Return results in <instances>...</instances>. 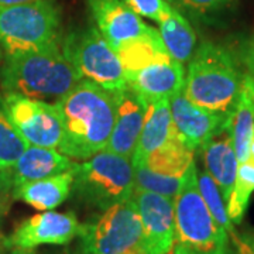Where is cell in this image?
Instances as JSON below:
<instances>
[{"label": "cell", "instance_id": "6da1fadb", "mask_svg": "<svg viewBox=\"0 0 254 254\" xmlns=\"http://www.w3.org/2000/svg\"><path fill=\"white\" fill-rule=\"evenodd\" d=\"M54 103L63 122L60 153L85 161L106 148L116 115L113 92L82 79Z\"/></svg>", "mask_w": 254, "mask_h": 254}, {"label": "cell", "instance_id": "7a4b0ae2", "mask_svg": "<svg viewBox=\"0 0 254 254\" xmlns=\"http://www.w3.org/2000/svg\"><path fill=\"white\" fill-rule=\"evenodd\" d=\"M243 78L236 55L226 47L205 41L188 63L182 91L196 106L229 119L239 99Z\"/></svg>", "mask_w": 254, "mask_h": 254}, {"label": "cell", "instance_id": "3957f363", "mask_svg": "<svg viewBox=\"0 0 254 254\" xmlns=\"http://www.w3.org/2000/svg\"><path fill=\"white\" fill-rule=\"evenodd\" d=\"M81 81L82 76L64 57L61 47L4 55L0 66L1 92L31 99H61Z\"/></svg>", "mask_w": 254, "mask_h": 254}, {"label": "cell", "instance_id": "277c9868", "mask_svg": "<svg viewBox=\"0 0 254 254\" xmlns=\"http://www.w3.org/2000/svg\"><path fill=\"white\" fill-rule=\"evenodd\" d=\"M196 165L174 199L175 242L171 254H235L226 232L210 215L198 190Z\"/></svg>", "mask_w": 254, "mask_h": 254}, {"label": "cell", "instance_id": "5b68a950", "mask_svg": "<svg viewBox=\"0 0 254 254\" xmlns=\"http://www.w3.org/2000/svg\"><path fill=\"white\" fill-rule=\"evenodd\" d=\"M60 10L51 0L0 6V47L17 55L60 47Z\"/></svg>", "mask_w": 254, "mask_h": 254}, {"label": "cell", "instance_id": "8992f818", "mask_svg": "<svg viewBox=\"0 0 254 254\" xmlns=\"http://www.w3.org/2000/svg\"><path fill=\"white\" fill-rule=\"evenodd\" d=\"M73 193L102 212L131 199L134 193V167L130 158L100 151L73 168Z\"/></svg>", "mask_w": 254, "mask_h": 254}, {"label": "cell", "instance_id": "52a82bcc", "mask_svg": "<svg viewBox=\"0 0 254 254\" xmlns=\"http://www.w3.org/2000/svg\"><path fill=\"white\" fill-rule=\"evenodd\" d=\"M83 254H143V226L133 198L103 210L81 226Z\"/></svg>", "mask_w": 254, "mask_h": 254}, {"label": "cell", "instance_id": "ba28073f", "mask_svg": "<svg viewBox=\"0 0 254 254\" xmlns=\"http://www.w3.org/2000/svg\"><path fill=\"white\" fill-rule=\"evenodd\" d=\"M61 51L82 79H89L110 92L130 86L118 53L96 27L71 31L64 38Z\"/></svg>", "mask_w": 254, "mask_h": 254}, {"label": "cell", "instance_id": "9c48e42d", "mask_svg": "<svg viewBox=\"0 0 254 254\" xmlns=\"http://www.w3.org/2000/svg\"><path fill=\"white\" fill-rule=\"evenodd\" d=\"M0 106L28 145L58 148L63 140V122L55 103L1 92Z\"/></svg>", "mask_w": 254, "mask_h": 254}, {"label": "cell", "instance_id": "30bf717a", "mask_svg": "<svg viewBox=\"0 0 254 254\" xmlns=\"http://www.w3.org/2000/svg\"><path fill=\"white\" fill-rule=\"evenodd\" d=\"M133 200L143 226V254H171L175 242L174 199L147 190H134Z\"/></svg>", "mask_w": 254, "mask_h": 254}, {"label": "cell", "instance_id": "8fae6325", "mask_svg": "<svg viewBox=\"0 0 254 254\" xmlns=\"http://www.w3.org/2000/svg\"><path fill=\"white\" fill-rule=\"evenodd\" d=\"M81 223L72 212L46 210L23 220L11 236L7 237L9 247L36 249L37 246H64L79 236Z\"/></svg>", "mask_w": 254, "mask_h": 254}, {"label": "cell", "instance_id": "7c38bea8", "mask_svg": "<svg viewBox=\"0 0 254 254\" xmlns=\"http://www.w3.org/2000/svg\"><path fill=\"white\" fill-rule=\"evenodd\" d=\"M173 126L178 138L193 153L219 133L227 130L229 119L192 103L184 91L170 98Z\"/></svg>", "mask_w": 254, "mask_h": 254}, {"label": "cell", "instance_id": "4fadbf2b", "mask_svg": "<svg viewBox=\"0 0 254 254\" xmlns=\"http://www.w3.org/2000/svg\"><path fill=\"white\" fill-rule=\"evenodd\" d=\"M86 1L96 21V28L115 51L122 44L147 36L153 30L123 0Z\"/></svg>", "mask_w": 254, "mask_h": 254}, {"label": "cell", "instance_id": "5bb4252c", "mask_svg": "<svg viewBox=\"0 0 254 254\" xmlns=\"http://www.w3.org/2000/svg\"><path fill=\"white\" fill-rule=\"evenodd\" d=\"M113 93L116 99V115L113 130L105 150L131 160L144 125L148 103L130 86Z\"/></svg>", "mask_w": 254, "mask_h": 254}, {"label": "cell", "instance_id": "9a60e30c", "mask_svg": "<svg viewBox=\"0 0 254 254\" xmlns=\"http://www.w3.org/2000/svg\"><path fill=\"white\" fill-rule=\"evenodd\" d=\"M185 69L184 65L174 60L153 64L128 78L131 89L150 103L158 99H170L184 89Z\"/></svg>", "mask_w": 254, "mask_h": 254}, {"label": "cell", "instance_id": "2e32d148", "mask_svg": "<svg viewBox=\"0 0 254 254\" xmlns=\"http://www.w3.org/2000/svg\"><path fill=\"white\" fill-rule=\"evenodd\" d=\"M72 158L60 153L57 148H44L28 145L17 163L13 165V184L14 187L38 181L64 173H69L76 167Z\"/></svg>", "mask_w": 254, "mask_h": 254}, {"label": "cell", "instance_id": "e0dca14e", "mask_svg": "<svg viewBox=\"0 0 254 254\" xmlns=\"http://www.w3.org/2000/svg\"><path fill=\"white\" fill-rule=\"evenodd\" d=\"M173 133L174 126L171 109H170V99L150 102L147 106L144 125L131 157L133 167L144 163L150 155L170 140Z\"/></svg>", "mask_w": 254, "mask_h": 254}, {"label": "cell", "instance_id": "ac0fdd59", "mask_svg": "<svg viewBox=\"0 0 254 254\" xmlns=\"http://www.w3.org/2000/svg\"><path fill=\"white\" fill-rule=\"evenodd\" d=\"M200 151L203 155L206 171L216 182L223 199L227 203L235 187L239 168V161L229 131L225 130L209 140Z\"/></svg>", "mask_w": 254, "mask_h": 254}, {"label": "cell", "instance_id": "d6986e66", "mask_svg": "<svg viewBox=\"0 0 254 254\" xmlns=\"http://www.w3.org/2000/svg\"><path fill=\"white\" fill-rule=\"evenodd\" d=\"M227 131L237 161L245 163L249 158V147L254 131V78L249 73H245L236 106L229 118Z\"/></svg>", "mask_w": 254, "mask_h": 254}, {"label": "cell", "instance_id": "ffe728a7", "mask_svg": "<svg viewBox=\"0 0 254 254\" xmlns=\"http://www.w3.org/2000/svg\"><path fill=\"white\" fill-rule=\"evenodd\" d=\"M72 171L14 187L13 199L23 200L43 212L53 210L69 196L73 184Z\"/></svg>", "mask_w": 254, "mask_h": 254}, {"label": "cell", "instance_id": "44dd1931", "mask_svg": "<svg viewBox=\"0 0 254 254\" xmlns=\"http://www.w3.org/2000/svg\"><path fill=\"white\" fill-rule=\"evenodd\" d=\"M119 60L126 72L127 81L131 75L144 69L153 64L173 60L167 53L158 30L153 28L147 36L125 43L116 50Z\"/></svg>", "mask_w": 254, "mask_h": 254}, {"label": "cell", "instance_id": "7402d4cb", "mask_svg": "<svg viewBox=\"0 0 254 254\" xmlns=\"http://www.w3.org/2000/svg\"><path fill=\"white\" fill-rule=\"evenodd\" d=\"M158 33L161 36L167 53L177 63H190L196 50V34L188 20L177 9L158 23Z\"/></svg>", "mask_w": 254, "mask_h": 254}, {"label": "cell", "instance_id": "603a6c76", "mask_svg": "<svg viewBox=\"0 0 254 254\" xmlns=\"http://www.w3.org/2000/svg\"><path fill=\"white\" fill-rule=\"evenodd\" d=\"M193 157L195 153L182 143L174 130L170 140L140 165H144L145 168L155 174L167 177H184L187 175L190 165L195 163Z\"/></svg>", "mask_w": 254, "mask_h": 254}, {"label": "cell", "instance_id": "cb8c5ba5", "mask_svg": "<svg viewBox=\"0 0 254 254\" xmlns=\"http://www.w3.org/2000/svg\"><path fill=\"white\" fill-rule=\"evenodd\" d=\"M254 192V161L246 160L239 164L236 181L232 190V195L227 200L226 208L229 219L233 225H240L245 218L249 202Z\"/></svg>", "mask_w": 254, "mask_h": 254}, {"label": "cell", "instance_id": "d4e9b609", "mask_svg": "<svg viewBox=\"0 0 254 254\" xmlns=\"http://www.w3.org/2000/svg\"><path fill=\"white\" fill-rule=\"evenodd\" d=\"M196 182H198V190L208 206L210 215L216 220L219 226L222 227L232 239L237 232L235 229V225L229 219L226 202L223 199L216 182L213 181V178L209 175L208 171H199V173L196 171Z\"/></svg>", "mask_w": 254, "mask_h": 254}, {"label": "cell", "instance_id": "484cf974", "mask_svg": "<svg viewBox=\"0 0 254 254\" xmlns=\"http://www.w3.org/2000/svg\"><path fill=\"white\" fill-rule=\"evenodd\" d=\"M187 177L188 173L184 177H167L150 171L144 165H137L134 167V190H147L175 199L187 181Z\"/></svg>", "mask_w": 254, "mask_h": 254}, {"label": "cell", "instance_id": "4316f807", "mask_svg": "<svg viewBox=\"0 0 254 254\" xmlns=\"http://www.w3.org/2000/svg\"><path fill=\"white\" fill-rule=\"evenodd\" d=\"M27 147V141L20 136L0 106V170L13 168Z\"/></svg>", "mask_w": 254, "mask_h": 254}, {"label": "cell", "instance_id": "83f0119b", "mask_svg": "<svg viewBox=\"0 0 254 254\" xmlns=\"http://www.w3.org/2000/svg\"><path fill=\"white\" fill-rule=\"evenodd\" d=\"M140 17H147L157 23L163 21L171 11L173 6L167 0H123Z\"/></svg>", "mask_w": 254, "mask_h": 254}, {"label": "cell", "instance_id": "f1b7e54d", "mask_svg": "<svg viewBox=\"0 0 254 254\" xmlns=\"http://www.w3.org/2000/svg\"><path fill=\"white\" fill-rule=\"evenodd\" d=\"M13 174L10 170H0V225L9 212L13 200Z\"/></svg>", "mask_w": 254, "mask_h": 254}, {"label": "cell", "instance_id": "f546056e", "mask_svg": "<svg viewBox=\"0 0 254 254\" xmlns=\"http://www.w3.org/2000/svg\"><path fill=\"white\" fill-rule=\"evenodd\" d=\"M239 61H242L247 73L254 78V34L247 37L242 43L239 51Z\"/></svg>", "mask_w": 254, "mask_h": 254}, {"label": "cell", "instance_id": "4dcf8cb0", "mask_svg": "<svg viewBox=\"0 0 254 254\" xmlns=\"http://www.w3.org/2000/svg\"><path fill=\"white\" fill-rule=\"evenodd\" d=\"M229 0H181L187 9L193 10L196 13H210L223 7Z\"/></svg>", "mask_w": 254, "mask_h": 254}, {"label": "cell", "instance_id": "1f68e13d", "mask_svg": "<svg viewBox=\"0 0 254 254\" xmlns=\"http://www.w3.org/2000/svg\"><path fill=\"white\" fill-rule=\"evenodd\" d=\"M235 254H254V232L253 233H236L230 239Z\"/></svg>", "mask_w": 254, "mask_h": 254}, {"label": "cell", "instance_id": "d6a6232c", "mask_svg": "<svg viewBox=\"0 0 254 254\" xmlns=\"http://www.w3.org/2000/svg\"><path fill=\"white\" fill-rule=\"evenodd\" d=\"M36 1H41V0H0V6H14V4H26Z\"/></svg>", "mask_w": 254, "mask_h": 254}, {"label": "cell", "instance_id": "836d02e7", "mask_svg": "<svg viewBox=\"0 0 254 254\" xmlns=\"http://www.w3.org/2000/svg\"><path fill=\"white\" fill-rule=\"evenodd\" d=\"M7 254H37L34 249H20V247H11Z\"/></svg>", "mask_w": 254, "mask_h": 254}, {"label": "cell", "instance_id": "e575fe53", "mask_svg": "<svg viewBox=\"0 0 254 254\" xmlns=\"http://www.w3.org/2000/svg\"><path fill=\"white\" fill-rule=\"evenodd\" d=\"M9 250L10 247L9 245H7V239L0 235V254H7L9 253Z\"/></svg>", "mask_w": 254, "mask_h": 254}, {"label": "cell", "instance_id": "d590c367", "mask_svg": "<svg viewBox=\"0 0 254 254\" xmlns=\"http://www.w3.org/2000/svg\"><path fill=\"white\" fill-rule=\"evenodd\" d=\"M249 160L254 161V131L252 136V141H250V147H249Z\"/></svg>", "mask_w": 254, "mask_h": 254}, {"label": "cell", "instance_id": "8d00e7d4", "mask_svg": "<svg viewBox=\"0 0 254 254\" xmlns=\"http://www.w3.org/2000/svg\"><path fill=\"white\" fill-rule=\"evenodd\" d=\"M61 254H83V253H82L81 250L78 249L76 252H64V253H61Z\"/></svg>", "mask_w": 254, "mask_h": 254}, {"label": "cell", "instance_id": "74e56055", "mask_svg": "<svg viewBox=\"0 0 254 254\" xmlns=\"http://www.w3.org/2000/svg\"><path fill=\"white\" fill-rule=\"evenodd\" d=\"M3 60H4V53H3V50H1V47H0V65L3 63Z\"/></svg>", "mask_w": 254, "mask_h": 254}, {"label": "cell", "instance_id": "f35d334b", "mask_svg": "<svg viewBox=\"0 0 254 254\" xmlns=\"http://www.w3.org/2000/svg\"><path fill=\"white\" fill-rule=\"evenodd\" d=\"M167 1H170V3H171V1H173V0H167Z\"/></svg>", "mask_w": 254, "mask_h": 254}]
</instances>
